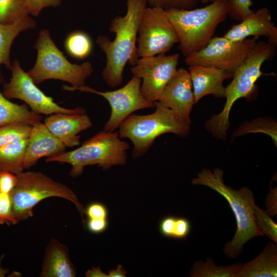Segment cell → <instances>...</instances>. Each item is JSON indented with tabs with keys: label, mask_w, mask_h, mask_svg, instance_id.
Listing matches in <instances>:
<instances>
[{
	"label": "cell",
	"mask_w": 277,
	"mask_h": 277,
	"mask_svg": "<svg viewBox=\"0 0 277 277\" xmlns=\"http://www.w3.org/2000/svg\"><path fill=\"white\" fill-rule=\"evenodd\" d=\"M127 12L117 15L110 22L109 30L115 34L113 41L105 35H99L96 42L106 57L102 76L110 87L119 86L123 81V72L128 63L134 66L139 58L136 42L138 28L147 0H126Z\"/></svg>",
	"instance_id": "cell-1"
},
{
	"label": "cell",
	"mask_w": 277,
	"mask_h": 277,
	"mask_svg": "<svg viewBox=\"0 0 277 277\" xmlns=\"http://www.w3.org/2000/svg\"><path fill=\"white\" fill-rule=\"evenodd\" d=\"M224 171L220 168L212 171L203 169L191 181L193 185L209 187L223 196L229 203L236 222V230L232 240L225 244V255L234 259L242 252L244 245L253 238L264 236L258 227L253 214L255 205L252 191L246 187L235 190L224 183Z\"/></svg>",
	"instance_id": "cell-2"
},
{
	"label": "cell",
	"mask_w": 277,
	"mask_h": 277,
	"mask_svg": "<svg viewBox=\"0 0 277 277\" xmlns=\"http://www.w3.org/2000/svg\"><path fill=\"white\" fill-rule=\"evenodd\" d=\"M276 47L267 42L259 41L233 72V79L226 87V102L222 111L206 122L205 127L214 136L225 139L229 126V114L236 100L250 96L255 90V83L264 74L261 67L275 56Z\"/></svg>",
	"instance_id": "cell-3"
},
{
	"label": "cell",
	"mask_w": 277,
	"mask_h": 277,
	"mask_svg": "<svg viewBox=\"0 0 277 277\" xmlns=\"http://www.w3.org/2000/svg\"><path fill=\"white\" fill-rule=\"evenodd\" d=\"M228 0H214L201 8L166 11L179 38V49L186 57L203 48L217 26L228 16Z\"/></svg>",
	"instance_id": "cell-4"
},
{
	"label": "cell",
	"mask_w": 277,
	"mask_h": 277,
	"mask_svg": "<svg viewBox=\"0 0 277 277\" xmlns=\"http://www.w3.org/2000/svg\"><path fill=\"white\" fill-rule=\"evenodd\" d=\"M129 144L121 140L118 132L101 131L76 149L47 157L46 162L67 163L72 166L69 175L76 177L87 166L97 165L104 170L127 163Z\"/></svg>",
	"instance_id": "cell-5"
},
{
	"label": "cell",
	"mask_w": 277,
	"mask_h": 277,
	"mask_svg": "<svg viewBox=\"0 0 277 277\" xmlns=\"http://www.w3.org/2000/svg\"><path fill=\"white\" fill-rule=\"evenodd\" d=\"M34 48L37 50V58L33 68L27 72L35 84L54 79L70 84L72 86H63L65 90L85 86V81L94 71L90 62L80 65L70 63L58 49L47 29L39 33Z\"/></svg>",
	"instance_id": "cell-6"
},
{
	"label": "cell",
	"mask_w": 277,
	"mask_h": 277,
	"mask_svg": "<svg viewBox=\"0 0 277 277\" xmlns=\"http://www.w3.org/2000/svg\"><path fill=\"white\" fill-rule=\"evenodd\" d=\"M155 111L147 115L131 114L120 125L121 138H127L133 145L132 157L146 153L159 136L172 133L184 136L190 130V124L180 120L169 108L154 102Z\"/></svg>",
	"instance_id": "cell-7"
},
{
	"label": "cell",
	"mask_w": 277,
	"mask_h": 277,
	"mask_svg": "<svg viewBox=\"0 0 277 277\" xmlns=\"http://www.w3.org/2000/svg\"><path fill=\"white\" fill-rule=\"evenodd\" d=\"M16 176L17 182L10 195L18 223L33 216V208L51 197H62L73 203L83 218L85 208L73 191L66 185L39 171H22Z\"/></svg>",
	"instance_id": "cell-8"
},
{
	"label": "cell",
	"mask_w": 277,
	"mask_h": 277,
	"mask_svg": "<svg viewBox=\"0 0 277 277\" xmlns=\"http://www.w3.org/2000/svg\"><path fill=\"white\" fill-rule=\"evenodd\" d=\"M136 42L139 58L165 54L179 43L165 10L158 7L145 8L140 22Z\"/></svg>",
	"instance_id": "cell-9"
},
{
	"label": "cell",
	"mask_w": 277,
	"mask_h": 277,
	"mask_svg": "<svg viewBox=\"0 0 277 277\" xmlns=\"http://www.w3.org/2000/svg\"><path fill=\"white\" fill-rule=\"evenodd\" d=\"M258 37H252L239 42L223 36L213 37L199 51L185 57L188 66H213L233 72L254 48Z\"/></svg>",
	"instance_id": "cell-10"
},
{
	"label": "cell",
	"mask_w": 277,
	"mask_h": 277,
	"mask_svg": "<svg viewBox=\"0 0 277 277\" xmlns=\"http://www.w3.org/2000/svg\"><path fill=\"white\" fill-rule=\"evenodd\" d=\"M11 71L12 76L10 81L3 84L2 93L7 98L23 101L33 112L38 115L85 113V110L81 107L67 109L55 103L51 97L46 95L36 86L27 72L22 69L18 60L13 61Z\"/></svg>",
	"instance_id": "cell-11"
},
{
	"label": "cell",
	"mask_w": 277,
	"mask_h": 277,
	"mask_svg": "<svg viewBox=\"0 0 277 277\" xmlns=\"http://www.w3.org/2000/svg\"><path fill=\"white\" fill-rule=\"evenodd\" d=\"M141 83V78L133 75L125 86L115 90L99 91L85 85L71 91L92 93L105 98L109 103L111 111L104 130L113 132L134 112L155 106L154 103L146 100L143 96Z\"/></svg>",
	"instance_id": "cell-12"
},
{
	"label": "cell",
	"mask_w": 277,
	"mask_h": 277,
	"mask_svg": "<svg viewBox=\"0 0 277 277\" xmlns=\"http://www.w3.org/2000/svg\"><path fill=\"white\" fill-rule=\"evenodd\" d=\"M180 55L178 53L166 55L139 58L130 71L141 78V91L147 101L154 103L169 81L177 71Z\"/></svg>",
	"instance_id": "cell-13"
},
{
	"label": "cell",
	"mask_w": 277,
	"mask_h": 277,
	"mask_svg": "<svg viewBox=\"0 0 277 277\" xmlns=\"http://www.w3.org/2000/svg\"><path fill=\"white\" fill-rule=\"evenodd\" d=\"M161 105L172 110L184 122L191 123L190 112L195 104L192 82L188 70L177 69L157 101Z\"/></svg>",
	"instance_id": "cell-14"
},
{
	"label": "cell",
	"mask_w": 277,
	"mask_h": 277,
	"mask_svg": "<svg viewBox=\"0 0 277 277\" xmlns=\"http://www.w3.org/2000/svg\"><path fill=\"white\" fill-rule=\"evenodd\" d=\"M233 25L223 35L235 42L243 41L249 37L264 36L267 42L276 47L277 28L272 21L270 11L266 7L258 9Z\"/></svg>",
	"instance_id": "cell-15"
},
{
	"label": "cell",
	"mask_w": 277,
	"mask_h": 277,
	"mask_svg": "<svg viewBox=\"0 0 277 277\" xmlns=\"http://www.w3.org/2000/svg\"><path fill=\"white\" fill-rule=\"evenodd\" d=\"M195 104L204 96L211 94L215 97H225V80L232 77L233 73L213 66H189Z\"/></svg>",
	"instance_id": "cell-16"
},
{
	"label": "cell",
	"mask_w": 277,
	"mask_h": 277,
	"mask_svg": "<svg viewBox=\"0 0 277 277\" xmlns=\"http://www.w3.org/2000/svg\"><path fill=\"white\" fill-rule=\"evenodd\" d=\"M66 146L54 136L44 123L41 122L32 125L26 149L24 168L35 165L43 157H51L64 152Z\"/></svg>",
	"instance_id": "cell-17"
},
{
	"label": "cell",
	"mask_w": 277,
	"mask_h": 277,
	"mask_svg": "<svg viewBox=\"0 0 277 277\" xmlns=\"http://www.w3.org/2000/svg\"><path fill=\"white\" fill-rule=\"evenodd\" d=\"M44 123L50 132L68 147L79 145L81 136L78 134L92 126L85 113H54L47 117Z\"/></svg>",
	"instance_id": "cell-18"
},
{
	"label": "cell",
	"mask_w": 277,
	"mask_h": 277,
	"mask_svg": "<svg viewBox=\"0 0 277 277\" xmlns=\"http://www.w3.org/2000/svg\"><path fill=\"white\" fill-rule=\"evenodd\" d=\"M76 272L67 246L56 239L52 238L46 249L40 276L74 277Z\"/></svg>",
	"instance_id": "cell-19"
},
{
	"label": "cell",
	"mask_w": 277,
	"mask_h": 277,
	"mask_svg": "<svg viewBox=\"0 0 277 277\" xmlns=\"http://www.w3.org/2000/svg\"><path fill=\"white\" fill-rule=\"evenodd\" d=\"M277 244L269 242L262 252L249 262L241 264L234 277H276Z\"/></svg>",
	"instance_id": "cell-20"
},
{
	"label": "cell",
	"mask_w": 277,
	"mask_h": 277,
	"mask_svg": "<svg viewBox=\"0 0 277 277\" xmlns=\"http://www.w3.org/2000/svg\"><path fill=\"white\" fill-rule=\"evenodd\" d=\"M4 78L0 69V85L4 84ZM42 117L30 111L25 104L18 105L7 98L0 90V126L23 122L33 125L41 122Z\"/></svg>",
	"instance_id": "cell-21"
},
{
	"label": "cell",
	"mask_w": 277,
	"mask_h": 277,
	"mask_svg": "<svg viewBox=\"0 0 277 277\" xmlns=\"http://www.w3.org/2000/svg\"><path fill=\"white\" fill-rule=\"evenodd\" d=\"M35 26L36 22L29 16L11 25L0 23V66L3 65L11 70L10 53L13 42L21 32L34 29Z\"/></svg>",
	"instance_id": "cell-22"
},
{
	"label": "cell",
	"mask_w": 277,
	"mask_h": 277,
	"mask_svg": "<svg viewBox=\"0 0 277 277\" xmlns=\"http://www.w3.org/2000/svg\"><path fill=\"white\" fill-rule=\"evenodd\" d=\"M28 139L0 147V171L10 172L16 175L23 171Z\"/></svg>",
	"instance_id": "cell-23"
},
{
	"label": "cell",
	"mask_w": 277,
	"mask_h": 277,
	"mask_svg": "<svg viewBox=\"0 0 277 277\" xmlns=\"http://www.w3.org/2000/svg\"><path fill=\"white\" fill-rule=\"evenodd\" d=\"M241 264L237 263L228 266H216L213 260L208 258L205 262H195L190 272L191 277H234Z\"/></svg>",
	"instance_id": "cell-24"
},
{
	"label": "cell",
	"mask_w": 277,
	"mask_h": 277,
	"mask_svg": "<svg viewBox=\"0 0 277 277\" xmlns=\"http://www.w3.org/2000/svg\"><path fill=\"white\" fill-rule=\"evenodd\" d=\"M64 46L69 55L77 59H84L88 56L93 47L90 37L81 31H73L68 34Z\"/></svg>",
	"instance_id": "cell-25"
},
{
	"label": "cell",
	"mask_w": 277,
	"mask_h": 277,
	"mask_svg": "<svg viewBox=\"0 0 277 277\" xmlns=\"http://www.w3.org/2000/svg\"><path fill=\"white\" fill-rule=\"evenodd\" d=\"M159 230L164 236L176 239H185L190 233L191 224L185 217L167 216L159 224Z\"/></svg>",
	"instance_id": "cell-26"
},
{
	"label": "cell",
	"mask_w": 277,
	"mask_h": 277,
	"mask_svg": "<svg viewBox=\"0 0 277 277\" xmlns=\"http://www.w3.org/2000/svg\"><path fill=\"white\" fill-rule=\"evenodd\" d=\"M276 123L266 118H259L243 122L235 130L232 138L250 133H263L269 135L276 146Z\"/></svg>",
	"instance_id": "cell-27"
},
{
	"label": "cell",
	"mask_w": 277,
	"mask_h": 277,
	"mask_svg": "<svg viewBox=\"0 0 277 277\" xmlns=\"http://www.w3.org/2000/svg\"><path fill=\"white\" fill-rule=\"evenodd\" d=\"M26 0H0V23L13 24L29 16Z\"/></svg>",
	"instance_id": "cell-28"
},
{
	"label": "cell",
	"mask_w": 277,
	"mask_h": 277,
	"mask_svg": "<svg viewBox=\"0 0 277 277\" xmlns=\"http://www.w3.org/2000/svg\"><path fill=\"white\" fill-rule=\"evenodd\" d=\"M32 125L23 122H15L0 126V147L28 138Z\"/></svg>",
	"instance_id": "cell-29"
},
{
	"label": "cell",
	"mask_w": 277,
	"mask_h": 277,
	"mask_svg": "<svg viewBox=\"0 0 277 277\" xmlns=\"http://www.w3.org/2000/svg\"><path fill=\"white\" fill-rule=\"evenodd\" d=\"M253 214L256 225L262 233L277 244V224L265 210L256 205L253 207Z\"/></svg>",
	"instance_id": "cell-30"
},
{
	"label": "cell",
	"mask_w": 277,
	"mask_h": 277,
	"mask_svg": "<svg viewBox=\"0 0 277 277\" xmlns=\"http://www.w3.org/2000/svg\"><path fill=\"white\" fill-rule=\"evenodd\" d=\"M149 7H158L165 11L171 9H194L197 0H147Z\"/></svg>",
	"instance_id": "cell-31"
},
{
	"label": "cell",
	"mask_w": 277,
	"mask_h": 277,
	"mask_svg": "<svg viewBox=\"0 0 277 277\" xmlns=\"http://www.w3.org/2000/svg\"><path fill=\"white\" fill-rule=\"evenodd\" d=\"M229 11L228 16L233 20L240 22L252 12L250 9L251 0H228Z\"/></svg>",
	"instance_id": "cell-32"
},
{
	"label": "cell",
	"mask_w": 277,
	"mask_h": 277,
	"mask_svg": "<svg viewBox=\"0 0 277 277\" xmlns=\"http://www.w3.org/2000/svg\"><path fill=\"white\" fill-rule=\"evenodd\" d=\"M18 223L15 219L10 194L0 193V224L9 226Z\"/></svg>",
	"instance_id": "cell-33"
},
{
	"label": "cell",
	"mask_w": 277,
	"mask_h": 277,
	"mask_svg": "<svg viewBox=\"0 0 277 277\" xmlns=\"http://www.w3.org/2000/svg\"><path fill=\"white\" fill-rule=\"evenodd\" d=\"M26 3L29 14L36 16L45 8L60 5L61 0H26Z\"/></svg>",
	"instance_id": "cell-34"
},
{
	"label": "cell",
	"mask_w": 277,
	"mask_h": 277,
	"mask_svg": "<svg viewBox=\"0 0 277 277\" xmlns=\"http://www.w3.org/2000/svg\"><path fill=\"white\" fill-rule=\"evenodd\" d=\"M17 182L16 174L8 171H0V193L10 194Z\"/></svg>",
	"instance_id": "cell-35"
},
{
	"label": "cell",
	"mask_w": 277,
	"mask_h": 277,
	"mask_svg": "<svg viewBox=\"0 0 277 277\" xmlns=\"http://www.w3.org/2000/svg\"><path fill=\"white\" fill-rule=\"evenodd\" d=\"M85 214L88 219H107L108 210L106 206L100 202H93L85 208Z\"/></svg>",
	"instance_id": "cell-36"
},
{
	"label": "cell",
	"mask_w": 277,
	"mask_h": 277,
	"mask_svg": "<svg viewBox=\"0 0 277 277\" xmlns=\"http://www.w3.org/2000/svg\"><path fill=\"white\" fill-rule=\"evenodd\" d=\"M108 223L107 219H88L86 227L88 230L94 234L101 233L106 230Z\"/></svg>",
	"instance_id": "cell-37"
},
{
	"label": "cell",
	"mask_w": 277,
	"mask_h": 277,
	"mask_svg": "<svg viewBox=\"0 0 277 277\" xmlns=\"http://www.w3.org/2000/svg\"><path fill=\"white\" fill-rule=\"evenodd\" d=\"M266 212L271 216L277 214V189L270 188L265 201Z\"/></svg>",
	"instance_id": "cell-38"
},
{
	"label": "cell",
	"mask_w": 277,
	"mask_h": 277,
	"mask_svg": "<svg viewBox=\"0 0 277 277\" xmlns=\"http://www.w3.org/2000/svg\"><path fill=\"white\" fill-rule=\"evenodd\" d=\"M126 272L124 270L123 267L121 265H118V267L115 270H111L109 271V273L107 274V276L110 277H124L125 276Z\"/></svg>",
	"instance_id": "cell-39"
},
{
	"label": "cell",
	"mask_w": 277,
	"mask_h": 277,
	"mask_svg": "<svg viewBox=\"0 0 277 277\" xmlns=\"http://www.w3.org/2000/svg\"><path fill=\"white\" fill-rule=\"evenodd\" d=\"M87 276H107L98 267L93 268L92 270H88L86 273Z\"/></svg>",
	"instance_id": "cell-40"
},
{
	"label": "cell",
	"mask_w": 277,
	"mask_h": 277,
	"mask_svg": "<svg viewBox=\"0 0 277 277\" xmlns=\"http://www.w3.org/2000/svg\"><path fill=\"white\" fill-rule=\"evenodd\" d=\"M4 255L0 258V277H4L8 273V270L7 269L3 268L2 266V261L4 257Z\"/></svg>",
	"instance_id": "cell-41"
},
{
	"label": "cell",
	"mask_w": 277,
	"mask_h": 277,
	"mask_svg": "<svg viewBox=\"0 0 277 277\" xmlns=\"http://www.w3.org/2000/svg\"><path fill=\"white\" fill-rule=\"evenodd\" d=\"M214 1V0H201V1L202 2L203 4H207L209 2L211 3Z\"/></svg>",
	"instance_id": "cell-42"
}]
</instances>
